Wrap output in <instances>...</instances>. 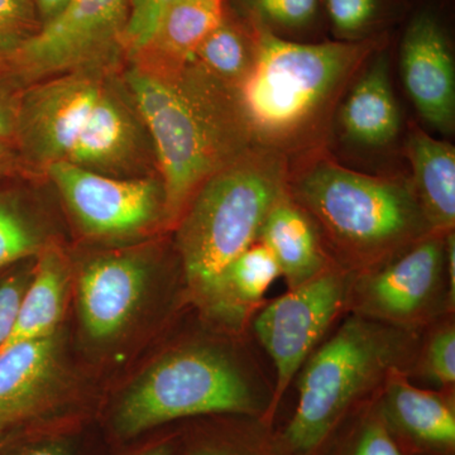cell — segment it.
Wrapping results in <instances>:
<instances>
[{
	"instance_id": "2e32d148",
	"label": "cell",
	"mask_w": 455,
	"mask_h": 455,
	"mask_svg": "<svg viewBox=\"0 0 455 455\" xmlns=\"http://www.w3.org/2000/svg\"><path fill=\"white\" fill-rule=\"evenodd\" d=\"M391 66L385 46L364 64L339 109L341 130L355 145L379 148L397 139L403 124L391 82Z\"/></svg>"
},
{
	"instance_id": "ac0fdd59",
	"label": "cell",
	"mask_w": 455,
	"mask_h": 455,
	"mask_svg": "<svg viewBox=\"0 0 455 455\" xmlns=\"http://www.w3.org/2000/svg\"><path fill=\"white\" fill-rule=\"evenodd\" d=\"M227 11V0H175L164 9L148 42L131 57L132 61L161 68L188 64Z\"/></svg>"
},
{
	"instance_id": "d4e9b609",
	"label": "cell",
	"mask_w": 455,
	"mask_h": 455,
	"mask_svg": "<svg viewBox=\"0 0 455 455\" xmlns=\"http://www.w3.org/2000/svg\"><path fill=\"white\" fill-rule=\"evenodd\" d=\"M230 3L235 17L281 36L313 26L323 0H230Z\"/></svg>"
},
{
	"instance_id": "ffe728a7",
	"label": "cell",
	"mask_w": 455,
	"mask_h": 455,
	"mask_svg": "<svg viewBox=\"0 0 455 455\" xmlns=\"http://www.w3.org/2000/svg\"><path fill=\"white\" fill-rule=\"evenodd\" d=\"M71 272L64 253L46 245L36 257L31 283L18 311L16 325L2 350L20 341L40 339L59 331L68 307Z\"/></svg>"
},
{
	"instance_id": "e0dca14e",
	"label": "cell",
	"mask_w": 455,
	"mask_h": 455,
	"mask_svg": "<svg viewBox=\"0 0 455 455\" xmlns=\"http://www.w3.org/2000/svg\"><path fill=\"white\" fill-rule=\"evenodd\" d=\"M259 241L274 254L289 290L309 283L335 265L315 224L287 191L268 212Z\"/></svg>"
},
{
	"instance_id": "4fadbf2b",
	"label": "cell",
	"mask_w": 455,
	"mask_h": 455,
	"mask_svg": "<svg viewBox=\"0 0 455 455\" xmlns=\"http://www.w3.org/2000/svg\"><path fill=\"white\" fill-rule=\"evenodd\" d=\"M151 283V265L134 252L104 254L83 266L76 278L77 311L86 337L116 339L140 309Z\"/></svg>"
},
{
	"instance_id": "4316f807",
	"label": "cell",
	"mask_w": 455,
	"mask_h": 455,
	"mask_svg": "<svg viewBox=\"0 0 455 455\" xmlns=\"http://www.w3.org/2000/svg\"><path fill=\"white\" fill-rule=\"evenodd\" d=\"M331 455H406L388 429L379 406L361 416L343 442Z\"/></svg>"
},
{
	"instance_id": "d6986e66",
	"label": "cell",
	"mask_w": 455,
	"mask_h": 455,
	"mask_svg": "<svg viewBox=\"0 0 455 455\" xmlns=\"http://www.w3.org/2000/svg\"><path fill=\"white\" fill-rule=\"evenodd\" d=\"M405 151L412 170L410 181L431 230L442 235L454 232V146L414 125L407 136Z\"/></svg>"
},
{
	"instance_id": "d590c367",
	"label": "cell",
	"mask_w": 455,
	"mask_h": 455,
	"mask_svg": "<svg viewBox=\"0 0 455 455\" xmlns=\"http://www.w3.org/2000/svg\"><path fill=\"white\" fill-rule=\"evenodd\" d=\"M16 161V152H14L12 143L0 142V179L7 175L8 171L13 167Z\"/></svg>"
},
{
	"instance_id": "f546056e",
	"label": "cell",
	"mask_w": 455,
	"mask_h": 455,
	"mask_svg": "<svg viewBox=\"0 0 455 455\" xmlns=\"http://www.w3.org/2000/svg\"><path fill=\"white\" fill-rule=\"evenodd\" d=\"M18 265L8 268L0 276V349L7 343L9 335L16 325L23 296L31 283L33 265Z\"/></svg>"
},
{
	"instance_id": "9c48e42d",
	"label": "cell",
	"mask_w": 455,
	"mask_h": 455,
	"mask_svg": "<svg viewBox=\"0 0 455 455\" xmlns=\"http://www.w3.org/2000/svg\"><path fill=\"white\" fill-rule=\"evenodd\" d=\"M445 235L431 233L381 265L355 275L348 302L353 314L410 331L431 319L444 300L451 304Z\"/></svg>"
},
{
	"instance_id": "30bf717a",
	"label": "cell",
	"mask_w": 455,
	"mask_h": 455,
	"mask_svg": "<svg viewBox=\"0 0 455 455\" xmlns=\"http://www.w3.org/2000/svg\"><path fill=\"white\" fill-rule=\"evenodd\" d=\"M44 171L90 238L133 241L167 223L163 182L157 180L119 178L64 163Z\"/></svg>"
},
{
	"instance_id": "d6a6232c",
	"label": "cell",
	"mask_w": 455,
	"mask_h": 455,
	"mask_svg": "<svg viewBox=\"0 0 455 455\" xmlns=\"http://www.w3.org/2000/svg\"><path fill=\"white\" fill-rule=\"evenodd\" d=\"M4 455H73L70 445L64 440L50 439L23 445H7ZM2 449V448H0Z\"/></svg>"
},
{
	"instance_id": "8d00e7d4",
	"label": "cell",
	"mask_w": 455,
	"mask_h": 455,
	"mask_svg": "<svg viewBox=\"0 0 455 455\" xmlns=\"http://www.w3.org/2000/svg\"><path fill=\"white\" fill-rule=\"evenodd\" d=\"M175 454V444L172 440L166 439L155 443L133 455H173Z\"/></svg>"
},
{
	"instance_id": "5b68a950",
	"label": "cell",
	"mask_w": 455,
	"mask_h": 455,
	"mask_svg": "<svg viewBox=\"0 0 455 455\" xmlns=\"http://www.w3.org/2000/svg\"><path fill=\"white\" fill-rule=\"evenodd\" d=\"M290 158L252 146L200 185L181 212L176 245L188 290L204 311L224 272L259 242L268 212L287 191Z\"/></svg>"
},
{
	"instance_id": "7402d4cb",
	"label": "cell",
	"mask_w": 455,
	"mask_h": 455,
	"mask_svg": "<svg viewBox=\"0 0 455 455\" xmlns=\"http://www.w3.org/2000/svg\"><path fill=\"white\" fill-rule=\"evenodd\" d=\"M256 57V40L248 23L228 13L220 25L204 40L193 61L212 76L238 88L250 74Z\"/></svg>"
},
{
	"instance_id": "3957f363",
	"label": "cell",
	"mask_w": 455,
	"mask_h": 455,
	"mask_svg": "<svg viewBox=\"0 0 455 455\" xmlns=\"http://www.w3.org/2000/svg\"><path fill=\"white\" fill-rule=\"evenodd\" d=\"M287 193L339 267L362 274L434 233L410 180L358 172L322 147L290 164Z\"/></svg>"
},
{
	"instance_id": "44dd1931",
	"label": "cell",
	"mask_w": 455,
	"mask_h": 455,
	"mask_svg": "<svg viewBox=\"0 0 455 455\" xmlns=\"http://www.w3.org/2000/svg\"><path fill=\"white\" fill-rule=\"evenodd\" d=\"M280 276L274 254L256 242L230 263L205 313L226 324L239 326Z\"/></svg>"
},
{
	"instance_id": "484cf974",
	"label": "cell",
	"mask_w": 455,
	"mask_h": 455,
	"mask_svg": "<svg viewBox=\"0 0 455 455\" xmlns=\"http://www.w3.org/2000/svg\"><path fill=\"white\" fill-rule=\"evenodd\" d=\"M337 40L363 41L382 35L387 0H323Z\"/></svg>"
},
{
	"instance_id": "cb8c5ba5",
	"label": "cell",
	"mask_w": 455,
	"mask_h": 455,
	"mask_svg": "<svg viewBox=\"0 0 455 455\" xmlns=\"http://www.w3.org/2000/svg\"><path fill=\"white\" fill-rule=\"evenodd\" d=\"M184 455H281L271 425L260 419L238 416L218 433L204 434L188 444Z\"/></svg>"
},
{
	"instance_id": "7a4b0ae2",
	"label": "cell",
	"mask_w": 455,
	"mask_h": 455,
	"mask_svg": "<svg viewBox=\"0 0 455 455\" xmlns=\"http://www.w3.org/2000/svg\"><path fill=\"white\" fill-rule=\"evenodd\" d=\"M245 23L253 31L256 57L236 94L253 145L286 157L319 148L344 92L385 46L386 36L301 44Z\"/></svg>"
},
{
	"instance_id": "8992f818",
	"label": "cell",
	"mask_w": 455,
	"mask_h": 455,
	"mask_svg": "<svg viewBox=\"0 0 455 455\" xmlns=\"http://www.w3.org/2000/svg\"><path fill=\"white\" fill-rule=\"evenodd\" d=\"M409 331L348 317L305 362L295 411L274 433L281 455H329L353 410L394 368H403Z\"/></svg>"
},
{
	"instance_id": "7c38bea8",
	"label": "cell",
	"mask_w": 455,
	"mask_h": 455,
	"mask_svg": "<svg viewBox=\"0 0 455 455\" xmlns=\"http://www.w3.org/2000/svg\"><path fill=\"white\" fill-rule=\"evenodd\" d=\"M59 333L20 341L0 352V448L52 409L64 394Z\"/></svg>"
},
{
	"instance_id": "74e56055",
	"label": "cell",
	"mask_w": 455,
	"mask_h": 455,
	"mask_svg": "<svg viewBox=\"0 0 455 455\" xmlns=\"http://www.w3.org/2000/svg\"><path fill=\"white\" fill-rule=\"evenodd\" d=\"M2 64H3V61H2V60H0V65H2Z\"/></svg>"
},
{
	"instance_id": "8fae6325",
	"label": "cell",
	"mask_w": 455,
	"mask_h": 455,
	"mask_svg": "<svg viewBox=\"0 0 455 455\" xmlns=\"http://www.w3.org/2000/svg\"><path fill=\"white\" fill-rule=\"evenodd\" d=\"M131 0H73L68 8L5 60L18 76L42 79L103 68L123 50Z\"/></svg>"
},
{
	"instance_id": "5bb4252c",
	"label": "cell",
	"mask_w": 455,
	"mask_h": 455,
	"mask_svg": "<svg viewBox=\"0 0 455 455\" xmlns=\"http://www.w3.org/2000/svg\"><path fill=\"white\" fill-rule=\"evenodd\" d=\"M403 85L419 116L443 134L455 128V66L447 32L429 11L416 14L400 46Z\"/></svg>"
},
{
	"instance_id": "f1b7e54d",
	"label": "cell",
	"mask_w": 455,
	"mask_h": 455,
	"mask_svg": "<svg viewBox=\"0 0 455 455\" xmlns=\"http://www.w3.org/2000/svg\"><path fill=\"white\" fill-rule=\"evenodd\" d=\"M423 374L443 387L455 383V328L447 324L439 328L427 341L421 361Z\"/></svg>"
},
{
	"instance_id": "603a6c76",
	"label": "cell",
	"mask_w": 455,
	"mask_h": 455,
	"mask_svg": "<svg viewBox=\"0 0 455 455\" xmlns=\"http://www.w3.org/2000/svg\"><path fill=\"white\" fill-rule=\"evenodd\" d=\"M46 245L40 224L22 196L0 191V272L37 257Z\"/></svg>"
},
{
	"instance_id": "e575fe53",
	"label": "cell",
	"mask_w": 455,
	"mask_h": 455,
	"mask_svg": "<svg viewBox=\"0 0 455 455\" xmlns=\"http://www.w3.org/2000/svg\"><path fill=\"white\" fill-rule=\"evenodd\" d=\"M445 275H447L449 301L451 307L455 302V235L454 232L445 235Z\"/></svg>"
},
{
	"instance_id": "1f68e13d",
	"label": "cell",
	"mask_w": 455,
	"mask_h": 455,
	"mask_svg": "<svg viewBox=\"0 0 455 455\" xmlns=\"http://www.w3.org/2000/svg\"><path fill=\"white\" fill-rule=\"evenodd\" d=\"M20 94L11 83L0 79V142L13 145L16 137Z\"/></svg>"
},
{
	"instance_id": "52a82bcc",
	"label": "cell",
	"mask_w": 455,
	"mask_h": 455,
	"mask_svg": "<svg viewBox=\"0 0 455 455\" xmlns=\"http://www.w3.org/2000/svg\"><path fill=\"white\" fill-rule=\"evenodd\" d=\"M268 407L269 398L235 359L212 347H187L156 361L128 388L116 407L114 427L132 438L200 416H248L268 424Z\"/></svg>"
},
{
	"instance_id": "ba28073f",
	"label": "cell",
	"mask_w": 455,
	"mask_h": 455,
	"mask_svg": "<svg viewBox=\"0 0 455 455\" xmlns=\"http://www.w3.org/2000/svg\"><path fill=\"white\" fill-rule=\"evenodd\" d=\"M355 277L353 272L331 266L309 283L289 290L256 317L254 331L276 371L268 424H272L284 392L313 355L316 344L340 311L348 307Z\"/></svg>"
},
{
	"instance_id": "83f0119b",
	"label": "cell",
	"mask_w": 455,
	"mask_h": 455,
	"mask_svg": "<svg viewBox=\"0 0 455 455\" xmlns=\"http://www.w3.org/2000/svg\"><path fill=\"white\" fill-rule=\"evenodd\" d=\"M40 29L33 0H0V60L4 62Z\"/></svg>"
},
{
	"instance_id": "836d02e7",
	"label": "cell",
	"mask_w": 455,
	"mask_h": 455,
	"mask_svg": "<svg viewBox=\"0 0 455 455\" xmlns=\"http://www.w3.org/2000/svg\"><path fill=\"white\" fill-rule=\"evenodd\" d=\"M73 0H33L41 27L49 25L61 16Z\"/></svg>"
},
{
	"instance_id": "9a60e30c",
	"label": "cell",
	"mask_w": 455,
	"mask_h": 455,
	"mask_svg": "<svg viewBox=\"0 0 455 455\" xmlns=\"http://www.w3.org/2000/svg\"><path fill=\"white\" fill-rule=\"evenodd\" d=\"M379 409L406 455H454L453 396L415 387L403 368H394Z\"/></svg>"
},
{
	"instance_id": "6da1fadb",
	"label": "cell",
	"mask_w": 455,
	"mask_h": 455,
	"mask_svg": "<svg viewBox=\"0 0 455 455\" xmlns=\"http://www.w3.org/2000/svg\"><path fill=\"white\" fill-rule=\"evenodd\" d=\"M124 83L154 145L167 223H176L206 179L254 146L236 89L193 60L176 68L133 62Z\"/></svg>"
},
{
	"instance_id": "4dcf8cb0",
	"label": "cell",
	"mask_w": 455,
	"mask_h": 455,
	"mask_svg": "<svg viewBox=\"0 0 455 455\" xmlns=\"http://www.w3.org/2000/svg\"><path fill=\"white\" fill-rule=\"evenodd\" d=\"M175 0H131L130 14L123 36V50L130 55L148 42L161 14Z\"/></svg>"
},
{
	"instance_id": "277c9868",
	"label": "cell",
	"mask_w": 455,
	"mask_h": 455,
	"mask_svg": "<svg viewBox=\"0 0 455 455\" xmlns=\"http://www.w3.org/2000/svg\"><path fill=\"white\" fill-rule=\"evenodd\" d=\"M137 118L99 68H80L20 94L13 145L44 170L64 163L119 176L140 156Z\"/></svg>"
}]
</instances>
